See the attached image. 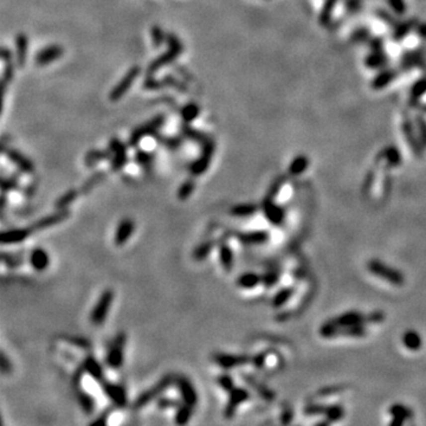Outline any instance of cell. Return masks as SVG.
<instances>
[{
    "mask_svg": "<svg viewBox=\"0 0 426 426\" xmlns=\"http://www.w3.org/2000/svg\"><path fill=\"white\" fill-rule=\"evenodd\" d=\"M176 377L173 374H167L164 378H161L153 387H151L149 390L142 392L140 396L136 398L135 402L133 403V409L134 410H140L144 409L145 406H147L148 404H151L154 400H158L163 394L166 392L172 385L175 384Z\"/></svg>",
    "mask_w": 426,
    "mask_h": 426,
    "instance_id": "1",
    "label": "cell"
},
{
    "mask_svg": "<svg viewBox=\"0 0 426 426\" xmlns=\"http://www.w3.org/2000/svg\"><path fill=\"white\" fill-rule=\"evenodd\" d=\"M166 43L169 44V50H167L166 52H164L161 56H159L157 60H154L149 64L147 69L148 75H153L154 73H157L159 69L165 67V65L173 63V62L175 61V58L178 57L179 55L182 54L183 48L181 42H180L178 37L174 35V33H169V35H167Z\"/></svg>",
    "mask_w": 426,
    "mask_h": 426,
    "instance_id": "2",
    "label": "cell"
},
{
    "mask_svg": "<svg viewBox=\"0 0 426 426\" xmlns=\"http://www.w3.org/2000/svg\"><path fill=\"white\" fill-rule=\"evenodd\" d=\"M367 269L371 271L373 275L378 276L385 281L392 283L393 285L397 287H402L405 283V277L399 270L391 268V266L386 265L385 263H382L379 259H372L367 263Z\"/></svg>",
    "mask_w": 426,
    "mask_h": 426,
    "instance_id": "3",
    "label": "cell"
},
{
    "mask_svg": "<svg viewBox=\"0 0 426 426\" xmlns=\"http://www.w3.org/2000/svg\"><path fill=\"white\" fill-rule=\"evenodd\" d=\"M165 120H166L165 115H157L153 119L147 121L145 124H141L138 128H135L129 136L128 144L130 147H138L142 139L151 135L154 136L158 133V130L164 126Z\"/></svg>",
    "mask_w": 426,
    "mask_h": 426,
    "instance_id": "4",
    "label": "cell"
},
{
    "mask_svg": "<svg viewBox=\"0 0 426 426\" xmlns=\"http://www.w3.org/2000/svg\"><path fill=\"white\" fill-rule=\"evenodd\" d=\"M216 149V144L212 139H208L206 142L201 145V153L195 160L189 165V173L193 176L203 175L210 167L212 157Z\"/></svg>",
    "mask_w": 426,
    "mask_h": 426,
    "instance_id": "5",
    "label": "cell"
},
{
    "mask_svg": "<svg viewBox=\"0 0 426 426\" xmlns=\"http://www.w3.org/2000/svg\"><path fill=\"white\" fill-rule=\"evenodd\" d=\"M114 301V292L109 290H104L101 294V296L97 300V302L92 308L91 313H90V322L94 326L103 325L105 319H107L108 314H109L110 307Z\"/></svg>",
    "mask_w": 426,
    "mask_h": 426,
    "instance_id": "6",
    "label": "cell"
},
{
    "mask_svg": "<svg viewBox=\"0 0 426 426\" xmlns=\"http://www.w3.org/2000/svg\"><path fill=\"white\" fill-rule=\"evenodd\" d=\"M127 342V335L119 333L114 339L113 343L105 356V363L113 369H119L124 362V346Z\"/></svg>",
    "mask_w": 426,
    "mask_h": 426,
    "instance_id": "7",
    "label": "cell"
},
{
    "mask_svg": "<svg viewBox=\"0 0 426 426\" xmlns=\"http://www.w3.org/2000/svg\"><path fill=\"white\" fill-rule=\"evenodd\" d=\"M140 73H141V68H140L139 65H134V67L130 68V69L127 71V74L123 76V79L115 85V88L111 89L109 94L110 101L116 102L119 101L120 98H122L123 96L126 95V92L130 89L133 83L135 82V80L138 79Z\"/></svg>",
    "mask_w": 426,
    "mask_h": 426,
    "instance_id": "8",
    "label": "cell"
},
{
    "mask_svg": "<svg viewBox=\"0 0 426 426\" xmlns=\"http://www.w3.org/2000/svg\"><path fill=\"white\" fill-rule=\"evenodd\" d=\"M109 149L111 152L110 169L114 172H119L128 163V152L127 146L120 139L113 138L109 142Z\"/></svg>",
    "mask_w": 426,
    "mask_h": 426,
    "instance_id": "9",
    "label": "cell"
},
{
    "mask_svg": "<svg viewBox=\"0 0 426 426\" xmlns=\"http://www.w3.org/2000/svg\"><path fill=\"white\" fill-rule=\"evenodd\" d=\"M99 385H101L103 393L108 397V399L110 400L114 406H127V404H128V397H127V392L122 386L113 384V382H109L107 380L99 382Z\"/></svg>",
    "mask_w": 426,
    "mask_h": 426,
    "instance_id": "10",
    "label": "cell"
},
{
    "mask_svg": "<svg viewBox=\"0 0 426 426\" xmlns=\"http://www.w3.org/2000/svg\"><path fill=\"white\" fill-rule=\"evenodd\" d=\"M250 398V393L243 387H235L233 390L229 392V402L226 404L225 411H224V417L226 419H231L235 416L236 410L238 409L239 405L248 402Z\"/></svg>",
    "mask_w": 426,
    "mask_h": 426,
    "instance_id": "11",
    "label": "cell"
},
{
    "mask_svg": "<svg viewBox=\"0 0 426 426\" xmlns=\"http://www.w3.org/2000/svg\"><path fill=\"white\" fill-rule=\"evenodd\" d=\"M70 217V212L65 208V210H57L56 212L48 214V216L43 217L39 220H37L30 226V229L32 230V232L36 231H42V230H46L51 226L57 225V224L63 223L64 220H67Z\"/></svg>",
    "mask_w": 426,
    "mask_h": 426,
    "instance_id": "12",
    "label": "cell"
},
{
    "mask_svg": "<svg viewBox=\"0 0 426 426\" xmlns=\"http://www.w3.org/2000/svg\"><path fill=\"white\" fill-rule=\"evenodd\" d=\"M214 361H216L217 365L224 369H231L235 368V367L250 363L253 361V357L249 355H243V354L219 353L214 356Z\"/></svg>",
    "mask_w": 426,
    "mask_h": 426,
    "instance_id": "13",
    "label": "cell"
},
{
    "mask_svg": "<svg viewBox=\"0 0 426 426\" xmlns=\"http://www.w3.org/2000/svg\"><path fill=\"white\" fill-rule=\"evenodd\" d=\"M175 385L178 387L182 403L194 407L198 404V393L191 381L186 377H176Z\"/></svg>",
    "mask_w": 426,
    "mask_h": 426,
    "instance_id": "14",
    "label": "cell"
},
{
    "mask_svg": "<svg viewBox=\"0 0 426 426\" xmlns=\"http://www.w3.org/2000/svg\"><path fill=\"white\" fill-rule=\"evenodd\" d=\"M135 232V223L130 218H124L117 225L116 231L114 235V243L117 247L124 245L129 241L133 233Z\"/></svg>",
    "mask_w": 426,
    "mask_h": 426,
    "instance_id": "15",
    "label": "cell"
},
{
    "mask_svg": "<svg viewBox=\"0 0 426 426\" xmlns=\"http://www.w3.org/2000/svg\"><path fill=\"white\" fill-rule=\"evenodd\" d=\"M63 54L64 50L61 45H49L40 50L38 54L36 55L35 62L39 67H44V65L52 63L56 60H60Z\"/></svg>",
    "mask_w": 426,
    "mask_h": 426,
    "instance_id": "16",
    "label": "cell"
},
{
    "mask_svg": "<svg viewBox=\"0 0 426 426\" xmlns=\"http://www.w3.org/2000/svg\"><path fill=\"white\" fill-rule=\"evenodd\" d=\"M31 233H32V230L30 228L6 230V231H2L0 233V243L2 245H13L23 243L24 241H26V239L30 237Z\"/></svg>",
    "mask_w": 426,
    "mask_h": 426,
    "instance_id": "17",
    "label": "cell"
},
{
    "mask_svg": "<svg viewBox=\"0 0 426 426\" xmlns=\"http://www.w3.org/2000/svg\"><path fill=\"white\" fill-rule=\"evenodd\" d=\"M2 151H4V153L7 155V158L12 161V164H14L15 166L21 170V172L26 174L33 173V170H35V166H33L32 161L25 157L24 154H21L20 152L15 151V149H12V148L6 149L5 147H2Z\"/></svg>",
    "mask_w": 426,
    "mask_h": 426,
    "instance_id": "18",
    "label": "cell"
},
{
    "mask_svg": "<svg viewBox=\"0 0 426 426\" xmlns=\"http://www.w3.org/2000/svg\"><path fill=\"white\" fill-rule=\"evenodd\" d=\"M29 263L33 270L42 272L49 268L50 257L44 249L36 248L30 253Z\"/></svg>",
    "mask_w": 426,
    "mask_h": 426,
    "instance_id": "19",
    "label": "cell"
},
{
    "mask_svg": "<svg viewBox=\"0 0 426 426\" xmlns=\"http://www.w3.org/2000/svg\"><path fill=\"white\" fill-rule=\"evenodd\" d=\"M262 208L265 218L268 219L270 223L273 224V225H278V224H281L283 219H284V210L273 203L271 199L264 200Z\"/></svg>",
    "mask_w": 426,
    "mask_h": 426,
    "instance_id": "20",
    "label": "cell"
},
{
    "mask_svg": "<svg viewBox=\"0 0 426 426\" xmlns=\"http://www.w3.org/2000/svg\"><path fill=\"white\" fill-rule=\"evenodd\" d=\"M238 241L245 245H256L263 244L269 239V232L263 231V230H257V231L249 232H239L237 233Z\"/></svg>",
    "mask_w": 426,
    "mask_h": 426,
    "instance_id": "21",
    "label": "cell"
},
{
    "mask_svg": "<svg viewBox=\"0 0 426 426\" xmlns=\"http://www.w3.org/2000/svg\"><path fill=\"white\" fill-rule=\"evenodd\" d=\"M83 369H85V372L86 374L89 375V377H91L94 379L95 381L97 382H102L104 379V373H103V368H102V365L99 363L97 360H96V357L94 356H86L85 359V361H83Z\"/></svg>",
    "mask_w": 426,
    "mask_h": 426,
    "instance_id": "22",
    "label": "cell"
},
{
    "mask_svg": "<svg viewBox=\"0 0 426 426\" xmlns=\"http://www.w3.org/2000/svg\"><path fill=\"white\" fill-rule=\"evenodd\" d=\"M338 327H347V326H354V325H361V323L367 322V316L362 315L359 312H347L342 315H339L338 317L332 320Z\"/></svg>",
    "mask_w": 426,
    "mask_h": 426,
    "instance_id": "23",
    "label": "cell"
},
{
    "mask_svg": "<svg viewBox=\"0 0 426 426\" xmlns=\"http://www.w3.org/2000/svg\"><path fill=\"white\" fill-rule=\"evenodd\" d=\"M27 48H29V39L24 33H18L15 37V62L19 68H24L26 63Z\"/></svg>",
    "mask_w": 426,
    "mask_h": 426,
    "instance_id": "24",
    "label": "cell"
},
{
    "mask_svg": "<svg viewBox=\"0 0 426 426\" xmlns=\"http://www.w3.org/2000/svg\"><path fill=\"white\" fill-rule=\"evenodd\" d=\"M111 159L110 149L108 151H99V149H91L85 157V165L86 167H94L96 164L101 163L102 160Z\"/></svg>",
    "mask_w": 426,
    "mask_h": 426,
    "instance_id": "25",
    "label": "cell"
},
{
    "mask_svg": "<svg viewBox=\"0 0 426 426\" xmlns=\"http://www.w3.org/2000/svg\"><path fill=\"white\" fill-rule=\"evenodd\" d=\"M219 260L225 271H231L233 268V251L226 242L219 245Z\"/></svg>",
    "mask_w": 426,
    "mask_h": 426,
    "instance_id": "26",
    "label": "cell"
},
{
    "mask_svg": "<svg viewBox=\"0 0 426 426\" xmlns=\"http://www.w3.org/2000/svg\"><path fill=\"white\" fill-rule=\"evenodd\" d=\"M77 388V400L82 409V411L86 415H91L95 410V399L91 394L88 393L86 391H82L80 387Z\"/></svg>",
    "mask_w": 426,
    "mask_h": 426,
    "instance_id": "27",
    "label": "cell"
},
{
    "mask_svg": "<svg viewBox=\"0 0 426 426\" xmlns=\"http://www.w3.org/2000/svg\"><path fill=\"white\" fill-rule=\"evenodd\" d=\"M214 247H216V242L213 239H207V241L203 242L198 245L197 248L193 250V258L198 262H203L206 259L208 255L213 251Z\"/></svg>",
    "mask_w": 426,
    "mask_h": 426,
    "instance_id": "28",
    "label": "cell"
},
{
    "mask_svg": "<svg viewBox=\"0 0 426 426\" xmlns=\"http://www.w3.org/2000/svg\"><path fill=\"white\" fill-rule=\"evenodd\" d=\"M367 334L366 327L361 325H354V326H347V327H338L337 333H335V337L342 335V337H353V338H362Z\"/></svg>",
    "mask_w": 426,
    "mask_h": 426,
    "instance_id": "29",
    "label": "cell"
},
{
    "mask_svg": "<svg viewBox=\"0 0 426 426\" xmlns=\"http://www.w3.org/2000/svg\"><path fill=\"white\" fill-rule=\"evenodd\" d=\"M181 133L185 138L192 140V141L198 142V144L200 145H203L204 142H206L207 140L210 139L206 134H205V133L199 132V130L193 128V127L189 126V123H185V122L181 124Z\"/></svg>",
    "mask_w": 426,
    "mask_h": 426,
    "instance_id": "30",
    "label": "cell"
},
{
    "mask_svg": "<svg viewBox=\"0 0 426 426\" xmlns=\"http://www.w3.org/2000/svg\"><path fill=\"white\" fill-rule=\"evenodd\" d=\"M260 282H262V277L259 275L255 272H245L238 277L237 285L243 289H253L256 288Z\"/></svg>",
    "mask_w": 426,
    "mask_h": 426,
    "instance_id": "31",
    "label": "cell"
},
{
    "mask_svg": "<svg viewBox=\"0 0 426 426\" xmlns=\"http://www.w3.org/2000/svg\"><path fill=\"white\" fill-rule=\"evenodd\" d=\"M200 114V107L194 102H189V103L185 104L180 110V116H181L182 122L185 123H191L192 121H194Z\"/></svg>",
    "mask_w": 426,
    "mask_h": 426,
    "instance_id": "32",
    "label": "cell"
},
{
    "mask_svg": "<svg viewBox=\"0 0 426 426\" xmlns=\"http://www.w3.org/2000/svg\"><path fill=\"white\" fill-rule=\"evenodd\" d=\"M258 211V206L255 204H239L235 205L230 210V213L235 217L239 218H245V217H250Z\"/></svg>",
    "mask_w": 426,
    "mask_h": 426,
    "instance_id": "33",
    "label": "cell"
},
{
    "mask_svg": "<svg viewBox=\"0 0 426 426\" xmlns=\"http://www.w3.org/2000/svg\"><path fill=\"white\" fill-rule=\"evenodd\" d=\"M403 343L410 350H418L422 347V338L415 331H409L404 334Z\"/></svg>",
    "mask_w": 426,
    "mask_h": 426,
    "instance_id": "34",
    "label": "cell"
},
{
    "mask_svg": "<svg viewBox=\"0 0 426 426\" xmlns=\"http://www.w3.org/2000/svg\"><path fill=\"white\" fill-rule=\"evenodd\" d=\"M192 411H193V407L182 404L181 406H178V409H176L174 421L178 425L187 424L192 418Z\"/></svg>",
    "mask_w": 426,
    "mask_h": 426,
    "instance_id": "35",
    "label": "cell"
},
{
    "mask_svg": "<svg viewBox=\"0 0 426 426\" xmlns=\"http://www.w3.org/2000/svg\"><path fill=\"white\" fill-rule=\"evenodd\" d=\"M77 197H79V191L77 189H70V191L65 192L63 195H61L57 199V201L55 203V207L57 210H65L71 203L76 200Z\"/></svg>",
    "mask_w": 426,
    "mask_h": 426,
    "instance_id": "36",
    "label": "cell"
},
{
    "mask_svg": "<svg viewBox=\"0 0 426 426\" xmlns=\"http://www.w3.org/2000/svg\"><path fill=\"white\" fill-rule=\"evenodd\" d=\"M194 189H195L194 180L192 178L186 179L185 181H183L181 185H180V187L178 189V193H176V197H178L179 200H181V201L187 200V199L191 197L192 194H193Z\"/></svg>",
    "mask_w": 426,
    "mask_h": 426,
    "instance_id": "37",
    "label": "cell"
},
{
    "mask_svg": "<svg viewBox=\"0 0 426 426\" xmlns=\"http://www.w3.org/2000/svg\"><path fill=\"white\" fill-rule=\"evenodd\" d=\"M154 138L157 139L159 144L165 146L166 148L172 149V151H174V149H178L180 146L182 145V139L178 138V136H165V135L158 134L157 133V134L154 135Z\"/></svg>",
    "mask_w": 426,
    "mask_h": 426,
    "instance_id": "38",
    "label": "cell"
},
{
    "mask_svg": "<svg viewBox=\"0 0 426 426\" xmlns=\"http://www.w3.org/2000/svg\"><path fill=\"white\" fill-rule=\"evenodd\" d=\"M105 176H107V174L104 172H101V170H99V172H95L85 183H83L82 188H81L82 193H88V192L91 191L96 185H98L99 182L103 181Z\"/></svg>",
    "mask_w": 426,
    "mask_h": 426,
    "instance_id": "39",
    "label": "cell"
},
{
    "mask_svg": "<svg viewBox=\"0 0 426 426\" xmlns=\"http://www.w3.org/2000/svg\"><path fill=\"white\" fill-rule=\"evenodd\" d=\"M14 75V67L12 61L5 62L4 71H2V77H1V88H2V95H5L6 88L10 85L12 79H13Z\"/></svg>",
    "mask_w": 426,
    "mask_h": 426,
    "instance_id": "40",
    "label": "cell"
},
{
    "mask_svg": "<svg viewBox=\"0 0 426 426\" xmlns=\"http://www.w3.org/2000/svg\"><path fill=\"white\" fill-rule=\"evenodd\" d=\"M248 382L251 385V386L255 387V390H257V392L262 396L263 399L268 400V402L273 400V398H275V393H273L272 391H270L268 387L264 386L262 384H259V382H257L256 380H254V379L251 378H248Z\"/></svg>",
    "mask_w": 426,
    "mask_h": 426,
    "instance_id": "41",
    "label": "cell"
},
{
    "mask_svg": "<svg viewBox=\"0 0 426 426\" xmlns=\"http://www.w3.org/2000/svg\"><path fill=\"white\" fill-rule=\"evenodd\" d=\"M151 36H152V43H153L154 48H160L161 45L166 42L167 35L164 32V30L161 29L158 25H154L151 29Z\"/></svg>",
    "mask_w": 426,
    "mask_h": 426,
    "instance_id": "42",
    "label": "cell"
},
{
    "mask_svg": "<svg viewBox=\"0 0 426 426\" xmlns=\"http://www.w3.org/2000/svg\"><path fill=\"white\" fill-rule=\"evenodd\" d=\"M291 295H292V289H290V288L282 289V290H279L277 294L273 296L272 306L275 308L282 307L283 304L288 302V300L291 297Z\"/></svg>",
    "mask_w": 426,
    "mask_h": 426,
    "instance_id": "43",
    "label": "cell"
},
{
    "mask_svg": "<svg viewBox=\"0 0 426 426\" xmlns=\"http://www.w3.org/2000/svg\"><path fill=\"white\" fill-rule=\"evenodd\" d=\"M163 82L165 85L170 86V88L178 90V91H181V92L187 91V85H186L183 82H181L179 79H176V77L174 76H170V75H166V76L164 77Z\"/></svg>",
    "mask_w": 426,
    "mask_h": 426,
    "instance_id": "44",
    "label": "cell"
},
{
    "mask_svg": "<svg viewBox=\"0 0 426 426\" xmlns=\"http://www.w3.org/2000/svg\"><path fill=\"white\" fill-rule=\"evenodd\" d=\"M134 159H135V163L138 164L139 166L144 167V169H148V167L152 165V161H153V155L148 153L147 151L139 149V151L135 153Z\"/></svg>",
    "mask_w": 426,
    "mask_h": 426,
    "instance_id": "45",
    "label": "cell"
},
{
    "mask_svg": "<svg viewBox=\"0 0 426 426\" xmlns=\"http://www.w3.org/2000/svg\"><path fill=\"white\" fill-rule=\"evenodd\" d=\"M390 413L393 417H399V418H403L404 421L412 418L411 410L407 409V407H405L404 405H400V404H396V405L391 406Z\"/></svg>",
    "mask_w": 426,
    "mask_h": 426,
    "instance_id": "46",
    "label": "cell"
},
{
    "mask_svg": "<svg viewBox=\"0 0 426 426\" xmlns=\"http://www.w3.org/2000/svg\"><path fill=\"white\" fill-rule=\"evenodd\" d=\"M165 85L163 81H159L155 79L153 75H148L144 81V88L147 90H159L163 88Z\"/></svg>",
    "mask_w": 426,
    "mask_h": 426,
    "instance_id": "47",
    "label": "cell"
},
{
    "mask_svg": "<svg viewBox=\"0 0 426 426\" xmlns=\"http://www.w3.org/2000/svg\"><path fill=\"white\" fill-rule=\"evenodd\" d=\"M217 384H218L224 391L228 392V393L235 388V382H233V379L230 374L220 375V377L217 379Z\"/></svg>",
    "mask_w": 426,
    "mask_h": 426,
    "instance_id": "48",
    "label": "cell"
},
{
    "mask_svg": "<svg viewBox=\"0 0 426 426\" xmlns=\"http://www.w3.org/2000/svg\"><path fill=\"white\" fill-rule=\"evenodd\" d=\"M343 409L341 406H328V411L326 413L329 422H337L343 417Z\"/></svg>",
    "mask_w": 426,
    "mask_h": 426,
    "instance_id": "49",
    "label": "cell"
},
{
    "mask_svg": "<svg viewBox=\"0 0 426 426\" xmlns=\"http://www.w3.org/2000/svg\"><path fill=\"white\" fill-rule=\"evenodd\" d=\"M1 259H2V263L6 264L8 268H17V266H19L21 264V260L13 254L2 253Z\"/></svg>",
    "mask_w": 426,
    "mask_h": 426,
    "instance_id": "50",
    "label": "cell"
},
{
    "mask_svg": "<svg viewBox=\"0 0 426 426\" xmlns=\"http://www.w3.org/2000/svg\"><path fill=\"white\" fill-rule=\"evenodd\" d=\"M19 187V183H18L17 178L11 176V178H2L1 180V191L2 193L8 191H13Z\"/></svg>",
    "mask_w": 426,
    "mask_h": 426,
    "instance_id": "51",
    "label": "cell"
},
{
    "mask_svg": "<svg viewBox=\"0 0 426 426\" xmlns=\"http://www.w3.org/2000/svg\"><path fill=\"white\" fill-rule=\"evenodd\" d=\"M278 278H279L278 272L275 271V270H272V271L266 272L265 275L263 276V277H262V282L264 283V285H266V287L270 288V287H272V285L275 284V283H277Z\"/></svg>",
    "mask_w": 426,
    "mask_h": 426,
    "instance_id": "52",
    "label": "cell"
},
{
    "mask_svg": "<svg viewBox=\"0 0 426 426\" xmlns=\"http://www.w3.org/2000/svg\"><path fill=\"white\" fill-rule=\"evenodd\" d=\"M328 411V406H322V405H309L306 407L304 412L307 415H326Z\"/></svg>",
    "mask_w": 426,
    "mask_h": 426,
    "instance_id": "53",
    "label": "cell"
},
{
    "mask_svg": "<svg viewBox=\"0 0 426 426\" xmlns=\"http://www.w3.org/2000/svg\"><path fill=\"white\" fill-rule=\"evenodd\" d=\"M0 367H1V372L4 374H8L12 371V365L11 361L7 359L5 352H1V356H0Z\"/></svg>",
    "mask_w": 426,
    "mask_h": 426,
    "instance_id": "54",
    "label": "cell"
},
{
    "mask_svg": "<svg viewBox=\"0 0 426 426\" xmlns=\"http://www.w3.org/2000/svg\"><path fill=\"white\" fill-rule=\"evenodd\" d=\"M158 406L159 409H170V407H178V403L173 399H169V398H159L158 399Z\"/></svg>",
    "mask_w": 426,
    "mask_h": 426,
    "instance_id": "55",
    "label": "cell"
},
{
    "mask_svg": "<svg viewBox=\"0 0 426 426\" xmlns=\"http://www.w3.org/2000/svg\"><path fill=\"white\" fill-rule=\"evenodd\" d=\"M385 320V314L382 312H373L367 315V322L371 323H379L382 322Z\"/></svg>",
    "mask_w": 426,
    "mask_h": 426,
    "instance_id": "56",
    "label": "cell"
},
{
    "mask_svg": "<svg viewBox=\"0 0 426 426\" xmlns=\"http://www.w3.org/2000/svg\"><path fill=\"white\" fill-rule=\"evenodd\" d=\"M109 416H110V410H107V411L102 413V415H99L97 418L94 419V421L91 422V425H104V424H107Z\"/></svg>",
    "mask_w": 426,
    "mask_h": 426,
    "instance_id": "57",
    "label": "cell"
},
{
    "mask_svg": "<svg viewBox=\"0 0 426 426\" xmlns=\"http://www.w3.org/2000/svg\"><path fill=\"white\" fill-rule=\"evenodd\" d=\"M343 388L342 386H333V387H327L325 388V390H321L319 392V394H321V396H329V394H335L339 393V392H341Z\"/></svg>",
    "mask_w": 426,
    "mask_h": 426,
    "instance_id": "58",
    "label": "cell"
},
{
    "mask_svg": "<svg viewBox=\"0 0 426 426\" xmlns=\"http://www.w3.org/2000/svg\"><path fill=\"white\" fill-rule=\"evenodd\" d=\"M265 359H266V354L262 353V354H258L257 356L253 357V361L251 362H253L255 366L262 367L264 365V362H265Z\"/></svg>",
    "mask_w": 426,
    "mask_h": 426,
    "instance_id": "59",
    "label": "cell"
},
{
    "mask_svg": "<svg viewBox=\"0 0 426 426\" xmlns=\"http://www.w3.org/2000/svg\"><path fill=\"white\" fill-rule=\"evenodd\" d=\"M1 58H2V61H4V63L5 62H8V61H12V52H11V50L10 49H7V48H2L1 49Z\"/></svg>",
    "mask_w": 426,
    "mask_h": 426,
    "instance_id": "60",
    "label": "cell"
},
{
    "mask_svg": "<svg viewBox=\"0 0 426 426\" xmlns=\"http://www.w3.org/2000/svg\"><path fill=\"white\" fill-rule=\"evenodd\" d=\"M290 419H291V412H290V410H287V411H285L282 415V422L283 423H289L290 422Z\"/></svg>",
    "mask_w": 426,
    "mask_h": 426,
    "instance_id": "61",
    "label": "cell"
},
{
    "mask_svg": "<svg viewBox=\"0 0 426 426\" xmlns=\"http://www.w3.org/2000/svg\"><path fill=\"white\" fill-rule=\"evenodd\" d=\"M35 189H36V186L35 185H31L30 187H29V186H27V188L25 189V194H26L27 197H29V195H32L33 192H35Z\"/></svg>",
    "mask_w": 426,
    "mask_h": 426,
    "instance_id": "62",
    "label": "cell"
}]
</instances>
